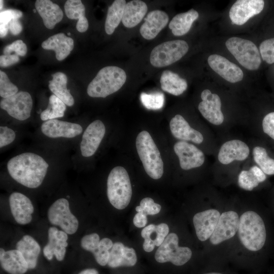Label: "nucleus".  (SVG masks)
Here are the masks:
<instances>
[{
  "mask_svg": "<svg viewBox=\"0 0 274 274\" xmlns=\"http://www.w3.org/2000/svg\"><path fill=\"white\" fill-rule=\"evenodd\" d=\"M106 132L104 124L99 120L90 123L84 131L80 143L81 154L84 157L92 156L98 149Z\"/></svg>",
  "mask_w": 274,
  "mask_h": 274,
  "instance_id": "nucleus-18",
  "label": "nucleus"
},
{
  "mask_svg": "<svg viewBox=\"0 0 274 274\" xmlns=\"http://www.w3.org/2000/svg\"><path fill=\"white\" fill-rule=\"evenodd\" d=\"M136 148L146 173L157 180L163 175V162L160 152L150 133L143 130L136 138Z\"/></svg>",
  "mask_w": 274,
  "mask_h": 274,
  "instance_id": "nucleus-4",
  "label": "nucleus"
},
{
  "mask_svg": "<svg viewBox=\"0 0 274 274\" xmlns=\"http://www.w3.org/2000/svg\"><path fill=\"white\" fill-rule=\"evenodd\" d=\"M157 225L151 224L144 227L141 231V236L144 238L143 249L147 252L152 251L155 246H160L167 236L169 227L165 223H160Z\"/></svg>",
  "mask_w": 274,
  "mask_h": 274,
  "instance_id": "nucleus-29",
  "label": "nucleus"
},
{
  "mask_svg": "<svg viewBox=\"0 0 274 274\" xmlns=\"http://www.w3.org/2000/svg\"><path fill=\"white\" fill-rule=\"evenodd\" d=\"M252 155L254 162L265 175H274V159L268 156L264 148L255 146L253 149Z\"/></svg>",
  "mask_w": 274,
  "mask_h": 274,
  "instance_id": "nucleus-38",
  "label": "nucleus"
},
{
  "mask_svg": "<svg viewBox=\"0 0 274 274\" xmlns=\"http://www.w3.org/2000/svg\"><path fill=\"white\" fill-rule=\"evenodd\" d=\"M266 179V175L257 166L253 165L248 170H242L238 176L239 186L246 190L251 191Z\"/></svg>",
  "mask_w": 274,
  "mask_h": 274,
  "instance_id": "nucleus-36",
  "label": "nucleus"
},
{
  "mask_svg": "<svg viewBox=\"0 0 274 274\" xmlns=\"http://www.w3.org/2000/svg\"><path fill=\"white\" fill-rule=\"evenodd\" d=\"M65 110L66 105L56 95L52 94L49 97L47 108L42 111L40 117L45 121L62 117Z\"/></svg>",
  "mask_w": 274,
  "mask_h": 274,
  "instance_id": "nucleus-39",
  "label": "nucleus"
},
{
  "mask_svg": "<svg viewBox=\"0 0 274 274\" xmlns=\"http://www.w3.org/2000/svg\"><path fill=\"white\" fill-rule=\"evenodd\" d=\"M250 153V148L245 142L233 139L226 141L221 146L217 158L221 164L228 165L235 161L246 160Z\"/></svg>",
  "mask_w": 274,
  "mask_h": 274,
  "instance_id": "nucleus-16",
  "label": "nucleus"
},
{
  "mask_svg": "<svg viewBox=\"0 0 274 274\" xmlns=\"http://www.w3.org/2000/svg\"><path fill=\"white\" fill-rule=\"evenodd\" d=\"M225 45L243 67L251 71L259 68L261 57L257 47L253 42L241 38L231 37L226 41Z\"/></svg>",
  "mask_w": 274,
  "mask_h": 274,
  "instance_id": "nucleus-6",
  "label": "nucleus"
},
{
  "mask_svg": "<svg viewBox=\"0 0 274 274\" xmlns=\"http://www.w3.org/2000/svg\"><path fill=\"white\" fill-rule=\"evenodd\" d=\"M148 10L146 4L140 0H133L126 3L122 22L127 28L138 25L144 17Z\"/></svg>",
  "mask_w": 274,
  "mask_h": 274,
  "instance_id": "nucleus-31",
  "label": "nucleus"
},
{
  "mask_svg": "<svg viewBox=\"0 0 274 274\" xmlns=\"http://www.w3.org/2000/svg\"><path fill=\"white\" fill-rule=\"evenodd\" d=\"M0 4H1L0 9H1V10H2V9L3 8V1L1 0L0 1Z\"/></svg>",
  "mask_w": 274,
  "mask_h": 274,
  "instance_id": "nucleus-53",
  "label": "nucleus"
},
{
  "mask_svg": "<svg viewBox=\"0 0 274 274\" xmlns=\"http://www.w3.org/2000/svg\"><path fill=\"white\" fill-rule=\"evenodd\" d=\"M74 47L73 39L63 33L54 35L42 43L43 49L55 51L56 58L59 61L64 59L70 54Z\"/></svg>",
  "mask_w": 274,
  "mask_h": 274,
  "instance_id": "nucleus-27",
  "label": "nucleus"
},
{
  "mask_svg": "<svg viewBox=\"0 0 274 274\" xmlns=\"http://www.w3.org/2000/svg\"><path fill=\"white\" fill-rule=\"evenodd\" d=\"M15 133L11 128L1 126L0 127V147L2 148L12 143L15 139Z\"/></svg>",
  "mask_w": 274,
  "mask_h": 274,
  "instance_id": "nucleus-47",
  "label": "nucleus"
},
{
  "mask_svg": "<svg viewBox=\"0 0 274 274\" xmlns=\"http://www.w3.org/2000/svg\"><path fill=\"white\" fill-rule=\"evenodd\" d=\"M141 209L147 215H154L159 213L161 207L160 204L154 202L150 197L143 198L140 202Z\"/></svg>",
  "mask_w": 274,
  "mask_h": 274,
  "instance_id": "nucleus-45",
  "label": "nucleus"
},
{
  "mask_svg": "<svg viewBox=\"0 0 274 274\" xmlns=\"http://www.w3.org/2000/svg\"><path fill=\"white\" fill-rule=\"evenodd\" d=\"M141 100L146 108L157 110L161 108L163 106L164 97L163 94L160 92L151 94L143 92L141 95Z\"/></svg>",
  "mask_w": 274,
  "mask_h": 274,
  "instance_id": "nucleus-41",
  "label": "nucleus"
},
{
  "mask_svg": "<svg viewBox=\"0 0 274 274\" xmlns=\"http://www.w3.org/2000/svg\"><path fill=\"white\" fill-rule=\"evenodd\" d=\"M199 17L198 13L194 9L175 16L169 23V28L174 36H181L190 29L193 22Z\"/></svg>",
  "mask_w": 274,
  "mask_h": 274,
  "instance_id": "nucleus-32",
  "label": "nucleus"
},
{
  "mask_svg": "<svg viewBox=\"0 0 274 274\" xmlns=\"http://www.w3.org/2000/svg\"><path fill=\"white\" fill-rule=\"evenodd\" d=\"M35 7L42 17L44 25L48 29H53L63 18L62 10L58 5L51 1L37 0Z\"/></svg>",
  "mask_w": 274,
  "mask_h": 274,
  "instance_id": "nucleus-28",
  "label": "nucleus"
},
{
  "mask_svg": "<svg viewBox=\"0 0 274 274\" xmlns=\"http://www.w3.org/2000/svg\"><path fill=\"white\" fill-rule=\"evenodd\" d=\"M82 248L91 252L96 263L104 267L107 265L110 250L113 244L109 238L100 240L99 235L96 233L84 236L81 241Z\"/></svg>",
  "mask_w": 274,
  "mask_h": 274,
  "instance_id": "nucleus-14",
  "label": "nucleus"
},
{
  "mask_svg": "<svg viewBox=\"0 0 274 274\" xmlns=\"http://www.w3.org/2000/svg\"><path fill=\"white\" fill-rule=\"evenodd\" d=\"M48 166L41 156L30 152L13 157L7 163V169L11 177L30 188H36L41 185Z\"/></svg>",
  "mask_w": 274,
  "mask_h": 274,
  "instance_id": "nucleus-1",
  "label": "nucleus"
},
{
  "mask_svg": "<svg viewBox=\"0 0 274 274\" xmlns=\"http://www.w3.org/2000/svg\"><path fill=\"white\" fill-rule=\"evenodd\" d=\"M9 204L11 213L18 224L25 225L30 222L34 209L27 196L19 192H13L9 197Z\"/></svg>",
  "mask_w": 274,
  "mask_h": 274,
  "instance_id": "nucleus-23",
  "label": "nucleus"
},
{
  "mask_svg": "<svg viewBox=\"0 0 274 274\" xmlns=\"http://www.w3.org/2000/svg\"><path fill=\"white\" fill-rule=\"evenodd\" d=\"M203 274H223V273H220V272H210L204 273Z\"/></svg>",
  "mask_w": 274,
  "mask_h": 274,
  "instance_id": "nucleus-52",
  "label": "nucleus"
},
{
  "mask_svg": "<svg viewBox=\"0 0 274 274\" xmlns=\"http://www.w3.org/2000/svg\"><path fill=\"white\" fill-rule=\"evenodd\" d=\"M0 263L2 269L8 274H26L29 271L27 262L17 249L5 251L1 248Z\"/></svg>",
  "mask_w": 274,
  "mask_h": 274,
  "instance_id": "nucleus-25",
  "label": "nucleus"
},
{
  "mask_svg": "<svg viewBox=\"0 0 274 274\" xmlns=\"http://www.w3.org/2000/svg\"><path fill=\"white\" fill-rule=\"evenodd\" d=\"M48 242L43 249L44 256L49 261L52 260L55 256L57 261H62L68 245L67 234L56 227H51L48 230Z\"/></svg>",
  "mask_w": 274,
  "mask_h": 274,
  "instance_id": "nucleus-19",
  "label": "nucleus"
},
{
  "mask_svg": "<svg viewBox=\"0 0 274 274\" xmlns=\"http://www.w3.org/2000/svg\"><path fill=\"white\" fill-rule=\"evenodd\" d=\"M264 6L262 0L236 1L230 9L229 18L232 23L243 25L251 18L260 13Z\"/></svg>",
  "mask_w": 274,
  "mask_h": 274,
  "instance_id": "nucleus-15",
  "label": "nucleus"
},
{
  "mask_svg": "<svg viewBox=\"0 0 274 274\" xmlns=\"http://www.w3.org/2000/svg\"><path fill=\"white\" fill-rule=\"evenodd\" d=\"M170 131L173 136L182 141H190L200 144L203 141V136L199 131L192 128L181 115H175L169 122Z\"/></svg>",
  "mask_w": 274,
  "mask_h": 274,
  "instance_id": "nucleus-24",
  "label": "nucleus"
},
{
  "mask_svg": "<svg viewBox=\"0 0 274 274\" xmlns=\"http://www.w3.org/2000/svg\"><path fill=\"white\" fill-rule=\"evenodd\" d=\"M220 212L211 209L196 213L193 218V222L196 236L200 241L210 238L213 233L220 217Z\"/></svg>",
  "mask_w": 274,
  "mask_h": 274,
  "instance_id": "nucleus-20",
  "label": "nucleus"
},
{
  "mask_svg": "<svg viewBox=\"0 0 274 274\" xmlns=\"http://www.w3.org/2000/svg\"><path fill=\"white\" fill-rule=\"evenodd\" d=\"M14 52L18 56H24L27 53V46L21 40H18L6 46L3 49L4 55H11Z\"/></svg>",
  "mask_w": 274,
  "mask_h": 274,
  "instance_id": "nucleus-44",
  "label": "nucleus"
},
{
  "mask_svg": "<svg viewBox=\"0 0 274 274\" xmlns=\"http://www.w3.org/2000/svg\"><path fill=\"white\" fill-rule=\"evenodd\" d=\"M77 274H100L95 268L87 267L79 271Z\"/></svg>",
  "mask_w": 274,
  "mask_h": 274,
  "instance_id": "nucleus-51",
  "label": "nucleus"
},
{
  "mask_svg": "<svg viewBox=\"0 0 274 274\" xmlns=\"http://www.w3.org/2000/svg\"><path fill=\"white\" fill-rule=\"evenodd\" d=\"M132 188L128 174L123 167L117 166L110 172L107 180V196L116 209L123 210L129 203Z\"/></svg>",
  "mask_w": 274,
  "mask_h": 274,
  "instance_id": "nucleus-5",
  "label": "nucleus"
},
{
  "mask_svg": "<svg viewBox=\"0 0 274 274\" xmlns=\"http://www.w3.org/2000/svg\"><path fill=\"white\" fill-rule=\"evenodd\" d=\"M137 261L136 254L133 248L126 247L121 242H116L110 251L107 266L111 269L133 267Z\"/></svg>",
  "mask_w": 274,
  "mask_h": 274,
  "instance_id": "nucleus-22",
  "label": "nucleus"
},
{
  "mask_svg": "<svg viewBox=\"0 0 274 274\" xmlns=\"http://www.w3.org/2000/svg\"><path fill=\"white\" fill-rule=\"evenodd\" d=\"M8 30L13 35L19 34L22 30V26L18 19H13L8 26Z\"/></svg>",
  "mask_w": 274,
  "mask_h": 274,
  "instance_id": "nucleus-50",
  "label": "nucleus"
},
{
  "mask_svg": "<svg viewBox=\"0 0 274 274\" xmlns=\"http://www.w3.org/2000/svg\"><path fill=\"white\" fill-rule=\"evenodd\" d=\"M259 52L265 62L268 64L274 63V38L263 41L260 45Z\"/></svg>",
  "mask_w": 274,
  "mask_h": 274,
  "instance_id": "nucleus-43",
  "label": "nucleus"
},
{
  "mask_svg": "<svg viewBox=\"0 0 274 274\" xmlns=\"http://www.w3.org/2000/svg\"><path fill=\"white\" fill-rule=\"evenodd\" d=\"M126 4L125 0H116L109 7L105 24L108 35H112L122 21Z\"/></svg>",
  "mask_w": 274,
  "mask_h": 274,
  "instance_id": "nucleus-37",
  "label": "nucleus"
},
{
  "mask_svg": "<svg viewBox=\"0 0 274 274\" xmlns=\"http://www.w3.org/2000/svg\"><path fill=\"white\" fill-rule=\"evenodd\" d=\"M192 255L190 248L179 246L177 234L170 233L159 246L154 257L159 263L170 262L174 266H182L190 260Z\"/></svg>",
  "mask_w": 274,
  "mask_h": 274,
  "instance_id": "nucleus-7",
  "label": "nucleus"
},
{
  "mask_svg": "<svg viewBox=\"0 0 274 274\" xmlns=\"http://www.w3.org/2000/svg\"><path fill=\"white\" fill-rule=\"evenodd\" d=\"M237 232L242 244L249 251H258L265 244L267 233L264 221L254 211H248L241 216Z\"/></svg>",
  "mask_w": 274,
  "mask_h": 274,
  "instance_id": "nucleus-2",
  "label": "nucleus"
},
{
  "mask_svg": "<svg viewBox=\"0 0 274 274\" xmlns=\"http://www.w3.org/2000/svg\"><path fill=\"white\" fill-rule=\"evenodd\" d=\"M18 92L17 87L9 80L7 74L0 71V95L3 98L15 95Z\"/></svg>",
  "mask_w": 274,
  "mask_h": 274,
  "instance_id": "nucleus-42",
  "label": "nucleus"
},
{
  "mask_svg": "<svg viewBox=\"0 0 274 274\" xmlns=\"http://www.w3.org/2000/svg\"><path fill=\"white\" fill-rule=\"evenodd\" d=\"M66 16L71 19H77L76 28L79 32H85L88 28V21L85 16V8L80 0H68L64 6Z\"/></svg>",
  "mask_w": 274,
  "mask_h": 274,
  "instance_id": "nucleus-34",
  "label": "nucleus"
},
{
  "mask_svg": "<svg viewBox=\"0 0 274 274\" xmlns=\"http://www.w3.org/2000/svg\"><path fill=\"white\" fill-rule=\"evenodd\" d=\"M16 249L22 253L28 264L29 270L36 269L41 251V247L37 242L30 235H24L17 242Z\"/></svg>",
  "mask_w": 274,
  "mask_h": 274,
  "instance_id": "nucleus-30",
  "label": "nucleus"
},
{
  "mask_svg": "<svg viewBox=\"0 0 274 274\" xmlns=\"http://www.w3.org/2000/svg\"><path fill=\"white\" fill-rule=\"evenodd\" d=\"M201 101L198 109L203 117L210 123L218 126L224 121L221 110L222 102L219 96L209 89L203 90L200 95Z\"/></svg>",
  "mask_w": 274,
  "mask_h": 274,
  "instance_id": "nucleus-11",
  "label": "nucleus"
},
{
  "mask_svg": "<svg viewBox=\"0 0 274 274\" xmlns=\"http://www.w3.org/2000/svg\"><path fill=\"white\" fill-rule=\"evenodd\" d=\"M160 82L163 91L175 96L182 94L187 88L186 81L170 71H164L162 73Z\"/></svg>",
  "mask_w": 274,
  "mask_h": 274,
  "instance_id": "nucleus-35",
  "label": "nucleus"
},
{
  "mask_svg": "<svg viewBox=\"0 0 274 274\" xmlns=\"http://www.w3.org/2000/svg\"><path fill=\"white\" fill-rule=\"evenodd\" d=\"M126 80V73L121 68L115 66L104 67L88 85L87 94L92 97L105 98L119 90Z\"/></svg>",
  "mask_w": 274,
  "mask_h": 274,
  "instance_id": "nucleus-3",
  "label": "nucleus"
},
{
  "mask_svg": "<svg viewBox=\"0 0 274 274\" xmlns=\"http://www.w3.org/2000/svg\"><path fill=\"white\" fill-rule=\"evenodd\" d=\"M22 12L15 9H8L0 13V37L6 36L8 31V26L13 19H19L22 16Z\"/></svg>",
  "mask_w": 274,
  "mask_h": 274,
  "instance_id": "nucleus-40",
  "label": "nucleus"
},
{
  "mask_svg": "<svg viewBox=\"0 0 274 274\" xmlns=\"http://www.w3.org/2000/svg\"><path fill=\"white\" fill-rule=\"evenodd\" d=\"M41 130L44 134L51 138H72L81 134L83 129L79 124L55 119L43 122L41 125Z\"/></svg>",
  "mask_w": 274,
  "mask_h": 274,
  "instance_id": "nucleus-21",
  "label": "nucleus"
},
{
  "mask_svg": "<svg viewBox=\"0 0 274 274\" xmlns=\"http://www.w3.org/2000/svg\"><path fill=\"white\" fill-rule=\"evenodd\" d=\"M180 167L184 170L199 167L205 161L204 153L195 145L185 141H178L174 146Z\"/></svg>",
  "mask_w": 274,
  "mask_h": 274,
  "instance_id": "nucleus-12",
  "label": "nucleus"
},
{
  "mask_svg": "<svg viewBox=\"0 0 274 274\" xmlns=\"http://www.w3.org/2000/svg\"><path fill=\"white\" fill-rule=\"evenodd\" d=\"M0 106L11 117L23 121L30 116L32 99L28 92L19 91L10 97L3 98Z\"/></svg>",
  "mask_w": 274,
  "mask_h": 274,
  "instance_id": "nucleus-10",
  "label": "nucleus"
},
{
  "mask_svg": "<svg viewBox=\"0 0 274 274\" xmlns=\"http://www.w3.org/2000/svg\"><path fill=\"white\" fill-rule=\"evenodd\" d=\"M168 19L167 14L164 11L156 10L150 12L140 27L141 35L146 40L154 39L167 25Z\"/></svg>",
  "mask_w": 274,
  "mask_h": 274,
  "instance_id": "nucleus-26",
  "label": "nucleus"
},
{
  "mask_svg": "<svg viewBox=\"0 0 274 274\" xmlns=\"http://www.w3.org/2000/svg\"><path fill=\"white\" fill-rule=\"evenodd\" d=\"M262 130L274 141V112L266 114L262 121Z\"/></svg>",
  "mask_w": 274,
  "mask_h": 274,
  "instance_id": "nucleus-46",
  "label": "nucleus"
},
{
  "mask_svg": "<svg viewBox=\"0 0 274 274\" xmlns=\"http://www.w3.org/2000/svg\"><path fill=\"white\" fill-rule=\"evenodd\" d=\"M187 43L181 40H176L162 43L152 50L150 61L157 67L170 65L182 58L188 52Z\"/></svg>",
  "mask_w": 274,
  "mask_h": 274,
  "instance_id": "nucleus-8",
  "label": "nucleus"
},
{
  "mask_svg": "<svg viewBox=\"0 0 274 274\" xmlns=\"http://www.w3.org/2000/svg\"><path fill=\"white\" fill-rule=\"evenodd\" d=\"M19 61L17 55H2L0 56V65L1 67H7L17 63Z\"/></svg>",
  "mask_w": 274,
  "mask_h": 274,
  "instance_id": "nucleus-49",
  "label": "nucleus"
},
{
  "mask_svg": "<svg viewBox=\"0 0 274 274\" xmlns=\"http://www.w3.org/2000/svg\"><path fill=\"white\" fill-rule=\"evenodd\" d=\"M52 79L49 82V88L53 94L69 107L74 104V99L67 89V79L65 74L56 72L52 75Z\"/></svg>",
  "mask_w": 274,
  "mask_h": 274,
  "instance_id": "nucleus-33",
  "label": "nucleus"
},
{
  "mask_svg": "<svg viewBox=\"0 0 274 274\" xmlns=\"http://www.w3.org/2000/svg\"><path fill=\"white\" fill-rule=\"evenodd\" d=\"M210 67L227 81L235 83L242 81L244 73L235 63L218 54H212L208 58Z\"/></svg>",
  "mask_w": 274,
  "mask_h": 274,
  "instance_id": "nucleus-17",
  "label": "nucleus"
},
{
  "mask_svg": "<svg viewBox=\"0 0 274 274\" xmlns=\"http://www.w3.org/2000/svg\"><path fill=\"white\" fill-rule=\"evenodd\" d=\"M135 210L138 213L133 219L134 225L138 228L145 227L147 223V215L144 213L140 206L136 207Z\"/></svg>",
  "mask_w": 274,
  "mask_h": 274,
  "instance_id": "nucleus-48",
  "label": "nucleus"
},
{
  "mask_svg": "<svg viewBox=\"0 0 274 274\" xmlns=\"http://www.w3.org/2000/svg\"><path fill=\"white\" fill-rule=\"evenodd\" d=\"M239 218L233 211L221 214L216 227L210 238V243L217 245L233 237L238 231Z\"/></svg>",
  "mask_w": 274,
  "mask_h": 274,
  "instance_id": "nucleus-13",
  "label": "nucleus"
},
{
  "mask_svg": "<svg viewBox=\"0 0 274 274\" xmlns=\"http://www.w3.org/2000/svg\"><path fill=\"white\" fill-rule=\"evenodd\" d=\"M47 216L51 224L59 226L67 234H73L78 229V220L71 213L69 202L65 198L56 200L48 209Z\"/></svg>",
  "mask_w": 274,
  "mask_h": 274,
  "instance_id": "nucleus-9",
  "label": "nucleus"
}]
</instances>
